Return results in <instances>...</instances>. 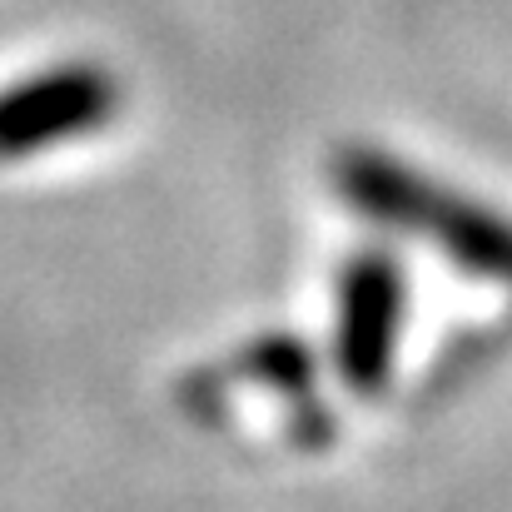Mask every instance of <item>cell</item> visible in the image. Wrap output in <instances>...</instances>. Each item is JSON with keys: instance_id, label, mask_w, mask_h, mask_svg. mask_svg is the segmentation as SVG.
Returning a JSON list of instances; mask_svg holds the SVG:
<instances>
[{"instance_id": "obj_2", "label": "cell", "mask_w": 512, "mask_h": 512, "mask_svg": "<svg viewBox=\"0 0 512 512\" xmlns=\"http://www.w3.org/2000/svg\"><path fill=\"white\" fill-rule=\"evenodd\" d=\"M398 309V279L388 259H363L343 284V368L353 383H373L388 363V334Z\"/></svg>"}, {"instance_id": "obj_1", "label": "cell", "mask_w": 512, "mask_h": 512, "mask_svg": "<svg viewBox=\"0 0 512 512\" xmlns=\"http://www.w3.org/2000/svg\"><path fill=\"white\" fill-rule=\"evenodd\" d=\"M115 115V85L100 65H60L0 90V160L100 130Z\"/></svg>"}]
</instances>
